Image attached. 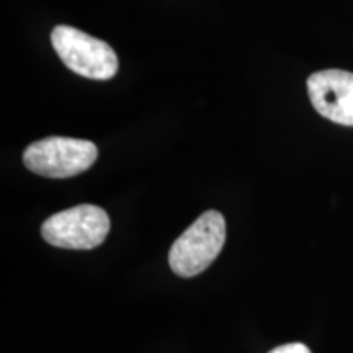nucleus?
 Listing matches in <instances>:
<instances>
[{"label":"nucleus","mask_w":353,"mask_h":353,"mask_svg":"<svg viewBox=\"0 0 353 353\" xmlns=\"http://www.w3.org/2000/svg\"><path fill=\"white\" fill-rule=\"evenodd\" d=\"M110 218L107 211L94 205H79L52 214L41 226L48 244L61 249L90 250L107 239Z\"/></svg>","instance_id":"20e7f679"},{"label":"nucleus","mask_w":353,"mask_h":353,"mask_svg":"<svg viewBox=\"0 0 353 353\" xmlns=\"http://www.w3.org/2000/svg\"><path fill=\"white\" fill-rule=\"evenodd\" d=\"M307 94L321 117L342 126H353V74L327 69L307 77Z\"/></svg>","instance_id":"39448f33"},{"label":"nucleus","mask_w":353,"mask_h":353,"mask_svg":"<svg viewBox=\"0 0 353 353\" xmlns=\"http://www.w3.org/2000/svg\"><path fill=\"white\" fill-rule=\"evenodd\" d=\"M97 157L99 149L90 141L52 136L30 144L23 152V164L48 179H68L90 169Z\"/></svg>","instance_id":"7ed1b4c3"},{"label":"nucleus","mask_w":353,"mask_h":353,"mask_svg":"<svg viewBox=\"0 0 353 353\" xmlns=\"http://www.w3.org/2000/svg\"><path fill=\"white\" fill-rule=\"evenodd\" d=\"M51 43L63 63L79 76L95 81H108L118 70V57L108 43L72 28L57 25Z\"/></svg>","instance_id":"f03ea898"},{"label":"nucleus","mask_w":353,"mask_h":353,"mask_svg":"<svg viewBox=\"0 0 353 353\" xmlns=\"http://www.w3.org/2000/svg\"><path fill=\"white\" fill-rule=\"evenodd\" d=\"M270 353H311L304 343H286V345L273 348Z\"/></svg>","instance_id":"423d86ee"},{"label":"nucleus","mask_w":353,"mask_h":353,"mask_svg":"<svg viewBox=\"0 0 353 353\" xmlns=\"http://www.w3.org/2000/svg\"><path fill=\"white\" fill-rule=\"evenodd\" d=\"M226 242V221L219 211L203 213L172 245L170 268L179 276L192 278L205 272Z\"/></svg>","instance_id":"f257e3e1"}]
</instances>
